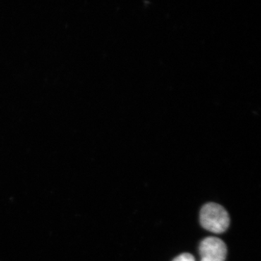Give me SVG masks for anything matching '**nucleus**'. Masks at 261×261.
Listing matches in <instances>:
<instances>
[{
    "mask_svg": "<svg viewBox=\"0 0 261 261\" xmlns=\"http://www.w3.org/2000/svg\"><path fill=\"white\" fill-rule=\"evenodd\" d=\"M199 252L201 260L225 261L227 255V247L221 239L209 237L201 241Z\"/></svg>",
    "mask_w": 261,
    "mask_h": 261,
    "instance_id": "obj_2",
    "label": "nucleus"
},
{
    "mask_svg": "<svg viewBox=\"0 0 261 261\" xmlns=\"http://www.w3.org/2000/svg\"><path fill=\"white\" fill-rule=\"evenodd\" d=\"M200 221L201 226L207 231L221 233L227 230L230 224V218L223 206L209 202L201 209Z\"/></svg>",
    "mask_w": 261,
    "mask_h": 261,
    "instance_id": "obj_1",
    "label": "nucleus"
},
{
    "mask_svg": "<svg viewBox=\"0 0 261 261\" xmlns=\"http://www.w3.org/2000/svg\"><path fill=\"white\" fill-rule=\"evenodd\" d=\"M200 261H203V260H200Z\"/></svg>",
    "mask_w": 261,
    "mask_h": 261,
    "instance_id": "obj_4",
    "label": "nucleus"
},
{
    "mask_svg": "<svg viewBox=\"0 0 261 261\" xmlns=\"http://www.w3.org/2000/svg\"><path fill=\"white\" fill-rule=\"evenodd\" d=\"M172 261H196L195 257L190 253H182L178 256L175 257Z\"/></svg>",
    "mask_w": 261,
    "mask_h": 261,
    "instance_id": "obj_3",
    "label": "nucleus"
}]
</instances>
